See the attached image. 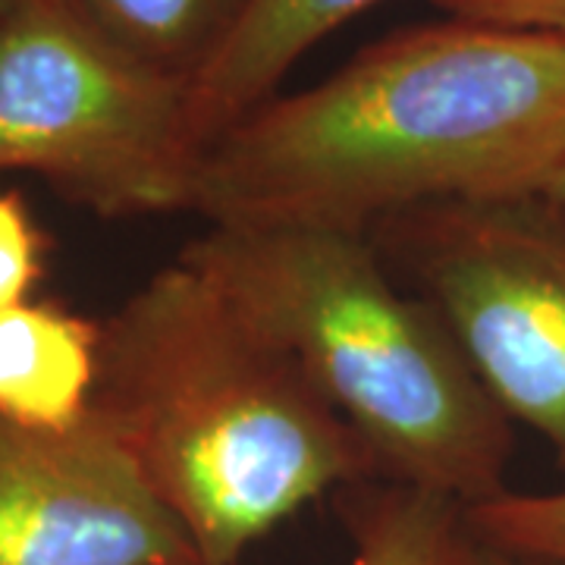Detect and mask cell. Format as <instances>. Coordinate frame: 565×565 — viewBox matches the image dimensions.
<instances>
[{
    "instance_id": "cell-1",
    "label": "cell",
    "mask_w": 565,
    "mask_h": 565,
    "mask_svg": "<svg viewBox=\"0 0 565 565\" xmlns=\"http://www.w3.org/2000/svg\"><path fill=\"white\" fill-rule=\"evenodd\" d=\"M565 161V39L449 17L374 41L204 148L207 226L367 233L408 207L544 189Z\"/></svg>"
},
{
    "instance_id": "cell-2",
    "label": "cell",
    "mask_w": 565,
    "mask_h": 565,
    "mask_svg": "<svg viewBox=\"0 0 565 565\" xmlns=\"http://www.w3.org/2000/svg\"><path fill=\"white\" fill-rule=\"evenodd\" d=\"M92 408L207 565H243L302 505L374 481L292 355L182 258L102 321Z\"/></svg>"
},
{
    "instance_id": "cell-3",
    "label": "cell",
    "mask_w": 565,
    "mask_h": 565,
    "mask_svg": "<svg viewBox=\"0 0 565 565\" xmlns=\"http://www.w3.org/2000/svg\"><path fill=\"white\" fill-rule=\"evenodd\" d=\"M292 355L374 481L459 505L505 493L515 424L367 233L207 226L180 252Z\"/></svg>"
},
{
    "instance_id": "cell-4",
    "label": "cell",
    "mask_w": 565,
    "mask_h": 565,
    "mask_svg": "<svg viewBox=\"0 0 565 565\" xmlns=\"http://www.w3.org/2000/svg\"><path fill=\"white\" fill-rule=\"evenodd\" d=\"M204 141L192 85L148 73L44 0L0 13V173L98 217L192 211Z\"/></svg>"
},
{
    "instance_id": "cell-5",
    "label": "cell",
    "mask_w": 565,
    "mask_h": 565,
    "mask_svg": "<svg viewBox=\"0 0 565 565\" xmlns=\"http://www.w3.org/2000/svg\"><path fill=\"white\" fill-rule=\"evenodd\" d=\"M367 236L565 475V199L546 189L446 199L390 214Z\"/></svg>"
},
{
    "instance_id": "cell-6",
    "label": "cell",
    "mask_w": 565,
    "mask_h": 565,
    "mask_svg": "<svg viewBox=\"0 0 565 565\" xmlns=\"http://www.w3.org/2000/svg\"><path fill=\"white\" fill-rule=\"evenodd\" d=\"M195 559L177 515L95 408L70 430L0 418V565Z\"/></svg>"
},
{
    "instance_id": "cell-7",
    "label": "cell",
    "mask_w": 565,
    "mask_h": 565,
    "mask_svg": "<svg viewBox=\"0 0 565 565\" xmlns=\"http://www.w3.org/2000/svg\"><path fill=\"white\" fill-rule=\"evenodd\" d=\"M102 321L51 299L0 311V418L70 430L92 415Z\"/></svg>"
},
{
    "instance_id": "cell-8",
    "label": "cell",
    "mask_w": 565,
    "mask_h": 565,
    "mask_svg": "<svg viewBox=\"0 0 565 565\" xmlns=\"http://www.w3.org/2000/svg\"><path fill=\"white\" fill-rule=\"evenodd\" d=\"M384 0H252L239 29L192 85L204 148L252 107L277 95L282 76L340 25Z\"/></svg>"
},
{
    "instance_id": "cell-9",
    "label": "cell",
    "mask_w": 565,
    "mask_h": 565,
    "mask_svg": "<svg viewBox=\"0 0 565 565\" xmlns=\"http://www.w3.org/2000/svg\"><path fill=\"white\" fill-rule=\"evenodd\" d=\"M104 47L148 73L202 76L245 20L252 0H44Z\"/></svg>"
},
{
    "instance_id": "cell-10",
    "label": "cell",
    "mask_w": 565,
    "mask_h": 565,
    "mask_svg": "<svg viewBox=\"0 0 565 565\" xmlns=\"http://www.w3.org/2000/svg\"><path fill=\"white\" fill-rule=\"evenodd\" d=\"M349 565H462L465 505L415 487H345Z\"/></svg>"
},
{
    "instance_id": "cell-11",
    "label": "cell",
    "mask_w": 565,
    "mask_h": 565,
    "mask_svg": "<svg viewBox=\"0 0 565 565\" xmlns=\"http://www.w3.org/2000/svg\"><path fill=\"white\" fill-rule=\"evenodd\" d=\"M465 525L487 544L565 563V487L556 493L505 490L487 503L468 505Z\"/></svg>"
},
{
    "instance_id": "cell-12",
    "label": "cell",
    "mask_w": 565,
    "mask_h": 565,
    "mask_svg": "<svg viewBox=\"0 0 565 565\" xmlns=\"http://www.w3.org/2000/svg\"><path fill=\"white\" fill-rule=\"evenodd\" d=\"M51 239L20 189H0V311L29 302L47 270Z\"/></svg>"
},
{
    "instance_id": "cell-13",
    "label": "cell",
    "mask_w": 565,
    "mask_h": 565,
    "mask_svg": "<svg viewBox=\"0 0 565 565\" xmlns=\"http://www.w3.org/2000/svg\"><path fill=\"white\" fill-rule=\"evenodd\" d=\"M446 17L541 29L565 39V0H430Z\"/></svg>"
},
{
    "instance_id": "cell-14",
    "label": "cell",
    "mask_w": 565,
    "mask_h": 565,
    "mask_svg": "<svg viewBox=\"0 0 565 565\" xmlns=\"http://www.w3.org/2000/svg\"><path fill=\"white\" fill-rule=\"evenodd\" d=\"M462 565H565L556 559H544V556H525V553H512L497 544H487L481 537H475L468 525H465V550Z\"/></svg>"
},
{
    "instance_id": "cell-15",
    "label": "cell",
    "mask_w": 565,
    "mask_h": 565,
    "mask_svg": "<svg viewBox=\"0 0 565 565\" xmlns=\"http://www.w3.org/2000/svg\"><path fill=\"white\" fill-rule=\"evenodd\" d=\"M546 192H553V195H559V199H565V161L559 163V170L550 177V182L544 185Z\"/></svg>"
},
{
    "instance_id": "cell-16",
    "label": "cell",
    "mask_w": 565,
    "mask_h": 565,
    "mask_svg": "<svg viewBox=\"0 0 565 565\" xmlns=\"http://www.w3.org/2000/svg\"><path fill=\"white\" fill-rule=\"evenodd\" d=\"M10 3H13V0H0V13H3V10H7Z\"/></svg>"
},
{
    "instance_id": "cell-17",
    "label": "cell",
    "mask_w": 565,
    "mask_h": 565,
    "mask_svg": "<svg viewBox=\"0 0 565 565\" xmlns=\"http://www.w3.org/2000/svg\"><path fill=\"white\" fill-rule=\"evenodd\" d=\"M182 565H207V563H202V559H195V563H182Z\"/></svg>"
}]
</instances>
